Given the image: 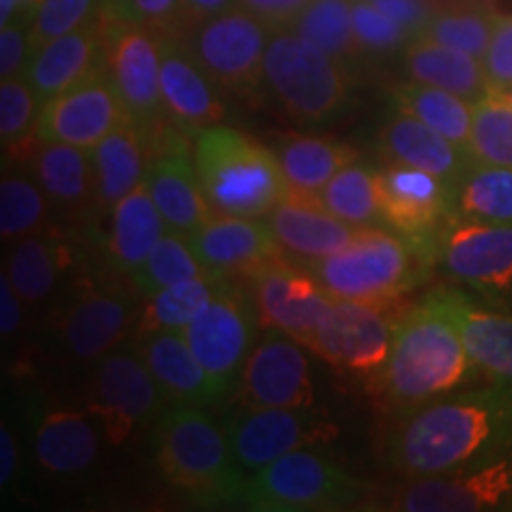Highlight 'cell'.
Wrapping results in <instances>:
<instances>
[{
    "instance_id": "1",
    "label": "cell",
    "mask_w": 512,
    "mask_h": 512,
    "mask_svg": "<svg viewBox=\"0 0 512 512\" xmlns=\"http://www.w3.org/2000/svg\"><path fill=\"white\" fill-rule=\"evenodd\" d=\"M512 446V384L465 392L420 406L403 422L392 463L408 477H427Z\"/></svg>"
},
{
    "instance_id": "2",
    "label": "cell",
    "mask_w": 512,
    "mask_h": 512,
    "mask_svg": "<svg viewBox=\"0 0 512 512\" xmlns=\"http://www.w3.org/2000/svg\"><path fill=\"white\" fill-rule=\"evenodd\" d=\"M475 368L456 320L444 309L437 292H432L420 306L401 316L392 349L377 377L392 406L415 411L470 380Z\"/></svg>"
},
{
    "instance_id": "3",
    "label": "cell",
    "mask_w": 512,
    "mask_h": 512,
    "mask_svg": "<svg viewBox=\"0 0 512 512\" xmlns=\"http://www.w3.org/2000/svg\"><path fill=\"white\" fill-rule=\"evenodd\" d=\"M159 472L197 503L242 501L245 475L233 456L226 427L197 406H174L159 415L155 434Z\"/></svg>"
},
{
    "instance_id": "4",
    "label": "cell",
    "mask_w": 512,
    "mask_h": 512,
    "mask_svg": "<svg viewBox=\"0 0 512 512\" xmlns=\"http://www.w3.org/2000/svg\"><path fill=\"white\" fill-rule=\"evenodd\" d=\"M192 157L214 214L264 219L290 192L271 147L233 126L214 124L197 133Z\"/></svg>"
},
{
    "instance_id": "5",
    "label": "cell",
    "mask_w": 512,
    "mask_h": 512,
    "mask_svg": "<svg viewBox=\"0 0 512 512\" xmlns=\"http://www.w3.org/2000/svg\"><path fill=\"white\" fill-rule=\"evenodd\" d=\"M432 256L403 233L366 226L344 249L306 264L335 299L389 304L415 283L418 259Z\"/></svg>"
},
{
    "instance_id": "6",
    "label": "cell",
    "mask_w": 512,
    "mask_h": 512,
    "mask_svg": "<svg viewBox=\"0 0 512 512\" xmlns=\"http://www.w3.org/2000/svg\"><path fill=\"white\" fill-rule=\"evenodd\" d=\"M351 74L290 27L271 29L264 88L292 119L323 124L347 107Z\"/></svg>"
},
{
    "instance_id": "7",
    "label": "cell",
    "mask_w": 512,
    "mask_h": 512,
    "mask_svg": "<svg viewBox=\"0 0 512 512\" xmlns=\"http://www.w3.org/2000/svg\"><path fill=\"white\" fill-rule=\"evenodd\" d=\"M102 38H105L107 74L117 88L121 105L143 133L147 145H157L166 133L174 131V124L166 119L162 102V34L131 19L107 15L100 10Z\"/></svg>"
},
{
    "instance_id": "8",
    "label": "cell",
    "mask_w": 512,
    "mask_h": 512,
    "mask_svg": "<svg viewBox=\"0 0 512 512\" xmlns=\"http://www.w3.org/2000/svg\"><path fill=\"white\" fill-rule=\"evenodd\" d=\"M366 486L316 451L287 453L245 482L242 503L261 512H330L361 501Z\"/></svg>"
},
{
    "instance_id": "9",
    "label": "cell",
    "mask_w": 512,
    "mask_h": 512,
    "mask_svg": "<svg viewBox=\"0 0 512 512\" xmlns=\"http://www.w3.org/2000/svg\"><path fill=\"white\" fill-rule=\"evenodd\" d=\"M268 38L271 27L240 5L195 22L183 34V41L209 79L221 91L235 95H254L264 88Z\"/></svg>"
},
{
    "instance_id": "10",
    "label": "cell",
    "mask_w": 512,
    "mask_h": 512,
    "mask_svg": "<svg viewBox=\"0 0 512 512\" xmlns=\"http://www.w3.org/2000/svg\"><path fill=\"white\" fill-rule=\"evenodd\" d=\"M261 318L252 294L240 290L233 278L226 280L219 294L192 323L185 325L192 354L207 370L216 394L226 396L240 380L245 361L256 347Z\"/></svg>"
},
{
    "instance_id": "11",
    "label": "cell",
    "mask_w": 512,
    "mask_h": 512,
    "mask_svg": "<svg viewBox=\"0 0 512 512\" xmlns=\"http://www.w3.org/2000/svg\"><path fill=\"white\" fill-rule=\"evenodd\" d=\"M512 503V456L477 460V463L415 477L384 496V510L401 512H479Z\"/></svg>"
},
{
    "instance_id": "12",
    "label": "cell",
    "mask_w": 512,
    "mask_h": 512,
    "mask_svg": "<svg viewBox=\"0 0 512 512\" xmlns=\"http://www.w3.org/2000/svg\"><path fill=\"white\" fill-rule=\"evenodd\" d=\"M162 389L138 349H112L98 361L88 411L112 446L124 444L138 427L162 411Z\"/></svg>"
},
{
    "instance_id": "13",
    "label": "cell",
    "mask_w": 512,
    "mask_h": 512,
    "mask_svg": "<svg viewBox=\"0 0 512 512\" xmlns=\"http://www.w3.org/2000/svg\"><path fill=\"white\" fill-rule=\"evenodd\" d=\"M245 283L259 311L261 328L285 332L304 347L335 304V297L320 285L311 268L294 264L287 256L268 261L247 275Z\"/></svg>"
},
{
    "instance_id": "14",
    "label": "cell",
    "mask_w": 512,
    "mask_h": 512,
    "mask_svg": "<svg viewBox=\"0 0 512 512\" xmlns=\"http://www.w3.org/2000/svg\"><path fill=\"white\" fill-rule=\"evenodd\" d=\"M226 434L238 465L256 472L299 448L325 444L337 427L311 408L240 406L228 415Z\"/></svg>"
},
{
    "instance_id": "15",
    "label": "cell",
    "mask_w": 512,
    "mask_h": 512,
    "mask_svg": "<svg viewBox=\"0 0 512 512\" xmlns=\"http://www.w3.org/2000/svg\"><path fill=\"white\" fill-rule=\"evenodd\" d=\"M394 302L370 304L335 299L328 318L306 344L313 354L337 368L380 370L392 349L401 316H394Z\"/></svg>"
},
{
    "instance_id": "16",
    "label": "cell",
    "mask_w": 512,
    "mask_h": 512,
    "mask_svg": "<svg viewBox=\"0 0 512 512\" xmlns=\"http://www.w3.org/2000/svg\"><path fill=\"white\" fill-rule=\"evenodd\" d=\"M133 294L112 280H95L76 292L57 325L62 349L76 361H100L117 349L138 325L140 309Z\"/></svg>"
},
{
    "instance_id": "17",
    "label": "cell",
    "mask_w": 512,
    "mask_h": 512,
    "mask_svg": "<svg viewBox=\"0 0 512 512\" xmlns=\"http://www.w3.org/2000/svg\"><path fill=\"white\" fill-rule=\"evenodd\" d=\"M128 114L105 64L41 107L36 138L95 150Z\"/></svg>"
},
{
    "instance_id": "18",
    "label": "cell",
    "mask_w": 512,
    "mask_h": 512,
    "mask_svg": "<svg viewBox=\"0 0 512 512\" xmlns=\"http://www.w3.org/2000/svg\"><path fill=\"white\" fill-rule=\"evenodd\" d=\"M238 382L240 406L313 408L316 401L304 344L273 328L256 342Z\"/></svg>"
},
{
    "instance_id": "19",
    "label": "cell",
    "mask_w": 512,
    "mask_h": 512,
    "mask_svg": "<svg viewBox=\"0 0 512 512\" xmlns=\"http://www.w3.org/2000/svg\"><path fill=\"white\" fill-rule=\"evenodd\" d=\"M437 256L460 283L501 290L512 285V226L453 216L439 230Z\"/></svg>"
},
{
    "instance_id": "20",
    "label": "cell",
    "mask_w": 512,
    "mask_h": 512,
    "mask_svg": "<svg viewBox=\"0 0 512 512\" xmlns=\"http://www.w3.org/2000/svg\"><path fill=\"white\" fill-rule=\"evenodd\" d=\"M382 221L413 240L437 242L441 221L453 214L456 188L430 171L389 164L380 171Z\"/></svg>"
},
{
    "instance_id": "21",
    "label": "cell",
    "mask_w": 512,
    "mask_h": 512,
    "mask_svg": "<svg viewBox=\"0 0 512 512\" xmlns=\"http://www.w3.org/2000/svg\"><path fill=\"white\" fill-rule=\"evenodd\" d=\"M183 136L176 128L162 140V147H155L143 183L171 233L190 238L214 211L204 197L195 157L183 145Z\"/></svg>"
},
{
    "instance_id": "22",
    "label": "cell",
    "mask_w": 512,
    "mask_h": 512,
    "mask_svg": "<svg viewBox=\"0 0 512 512\" xmlns=\"http://www.w3.org/2000/svg\"><path fill=\"white\" fill-rule=\"evenodd\" d=\"M159 83L166 119L185 136L195 138L204 128L221 124L226 107L219 86L200 67L183 36L162 34Z\"/></svg>"
},
{
    "instance_id": "23",
    "label": "cell",
    "mask_w": 512,
    "mask_h": 512,
    "mask_svg": "<svg viewBox=\"0 0 512 512\" xmlns=\"http://www.w3.org/2000/svg\"><path fill=\"white\" fill-rule=\"evenodd\" d=\"M192 252L207 271L245 280L268 261L285 256L275 242L266 219L211 214L188 238Z\"/></svg>"
},
{
    "instance_id": "24",
    "label": "cell",
    "mask_w": 512,
    "mask_h": 512,
    "mask_svg": "<svg viewBox=\"0 0 512 512\" xmlns=\"http://www.w3.org/2000/svg\"><path fill=\"white\" fill-rule=\"evenodd\" d=\"M280 252L297 264H313L344 249L356 235V226L337 219L313 195L287 192L264 216Z\"/></svg>"
},
{
    "instance_id": "25",
    "label": "cell",
    "mask_w": 512,
    "mask_h": 512,
    "mask_svg": "<svg viewBox=\"0 0 512 512\" xmlns=\"http://www.w3.org/2000/svg\"><path fill=\"white\" fill-rule=\"evenodd\" d=\"M380 150L389 164H406L430 171L453 188L475 164L470 152L399 107L387 114L380 128Z\"/></svg>"
},
{
    "instance_id": "26",
    "label": "cell",
    "mask_w": 512,
    "mask_h": 512,
    "mask_svg": "<svg viewBox=\"0 0 512 512\" xmlns=\"http://www.w3.org/2000/svg\"><path fill=\"white\" fill-rule=\"evenodd\" d=\"M102 55H105V38H102V19L98 15L83 27L38 48L31 55L24 76L38 100L46 105L55 95L76 86L102 67Z\"/></svg>"
},
{
    "instance_id": "27",
    "label": "cell",
    "mask_w": 512,
    "mask_h": 512,
    "mask_svg": "<svg viewBox=\"0 0 512 512\" xmlns=\"http://www.w3.org/2000/svg\"><path fill=\"white\" fill-rule=\"evenodd\" d=\"M136 349L174 406L202 408L221 399L181 330L145 332L138 335Z\"/></svg>"
},
{
    "instance_id": "28",
    "label": "cell",
    "mask_w": 512,
    "mask_h": 512,
    "mask_svg": "<svg viewBox=\"0 0 512 512\" xmlns=\"http://www.w3.org/2000/svg\"><path fill=\"white\" fill-rule=\"evenodd\" d=\"M24 157L29 162L31 176L57 209L67 214L95 211V166L91 150L36 138Z\"/></svg>"
},
{
    "instance_id": "29",
    "label": "cell",
    "mask_w": 512,
    "mask_h": 512,
    "mask_svg": "<svg viewBox=\"0 0 512 512\" xmlns=\"http://www.w3.org/2000/svg\"><path fill=\"white\" fill-rule=\"evenodd\" d=\"M437 297L456 320L472 363L494 380L512 384V318L484 309L460 292L439 290Z\"/></svg>"
},
{
    "instance_id": "30",
    "label": "cell",
    "mask_w": 512,
    "mask_h": 512,
    "mask_svg": "<svg viewBox=\"0 0 512 512\" xmlns=\"http://www.w3.org/2000/svg\"><path fill=\"white\" fill-rule=\"evenodd\" d=\"M169 233L145 183L131 190L110 211L105 259L117 275H131L150 256L157 242Z\"/></svg>"
},
{
    "instance_id": "31",
    "label": "cell",
    "mask_w": 512,
    "mask_h": 512,
    "mask_svg": "<svg viewBox=\"0 0 512 512\" xmlns=\"http://www.w3.org/2000/svg\"><path fill=\"white\" fill-rule=\"evenodd\" d=\"M93 152L95 214H110L131 190L145 181L147 140L131 119H124Z\"/></svg>"
},
{
    "instance_id": "32",
    "label": "cell",
    "mask_w": 512,
    "mask_h": 512,
    "mask_svg": "<svg viewBox=\"0 0 512 512\" xmlns=\"http://www.w3.org/2000/svg\"><path fill=\"white\" fill-rule=\"evenodd\" d=\"M401 69L408 81L456 93L470 102L489 93L482 60L463 53V50L439 46L427 38H413L401 50Z\"/></svg>"
},
{
    "instance_id": "33",
    "label": "cell",
    "mask_w": 512,
    "mask_h": 512,
    "mask_svg": "<svg viewBox=\"0 0 512 512\" xmlns=\"http://www.w3.org/2000/svg\"><path fill=\"white\" fill-rule=\"evenodd\" d=\"M273 155L278 157L280 169L287 181V188L299 195L316 197L325 183L332 181L339 171L347 169L358 159L354 147L339 143L335 138L323 136H299V133H287V136L271 138Z\"/></svg>"
},
{
    "instance_id": "34",
    "label": "cell",
    "mask_w": 512,
    "mask_h": 512,
    "mask_svg": "<svg viewBox=\"0 0 512 512\" xmlns=\"http://www.w3.org/2000/svg\"><path fill=\"white\" fill-rule=\"evenodd\" d=\"M36 460L53 475H74L95 463L100 437L83 413L53 408L43 413L34 439Z\"/></svg>"
},
{
    "instance_id": "35",
    "label": "cell",
    "mask_w": 512,
    "mask_h": 512,
    "mask_svg": "<svg viewBox=\"0 0 512 512\" xmlns=\"http://www.w3.org/2000/svg\"><path fill=\"white\" fill-rule=\"evenodd\" d=\"M389 95H392L394 107L425 121L427 126H432L434 131H439L451 143L470 152L472 105L475 102L418 81L394 83L389 88Z\"/></svg>"
},
{
    "instance_id": "36",
    "label": "cell",
    "mask_w": 512,
    "mask_h": 512,
    "mask_svg": "<svg viewBox=\"0 0 512 512\" xmlns=\"http://www.w3.org/2000/svg\"><path fill=\"white\" fill-rule=\"evenodd\" d=\"M290 29L337 60L349 74L363 60L354 31V0H311Z\"/></svg>"
},
{
    "instance_id": "37",
    "label": "cell",
    "mask_w": 512,
    "mask_h": 512,
    "mask_svg": "<svg viewBox=\"0 0 512 512\" xmlns=\"http://www.w3.org/2000/svg\"><path fill=\"white\" fill-rule=\"evenodd\" d=\"M226 275L211 273L204 278H192L185 283L171 285L166 290L143 299L140 318L136 325L138 335L155 330H185L211 304V299L226 285Z\"/></svg>"
},
{
    "instance_id": "38",
    "label": "cell",
    "mask_w": 512,
    "mask_h": 512,
    "mask_svg": "<svg viewBox=\"0 0 512 512\" xmlns=\"http://www.w3.org/2000/svg\"><path fill=\"white\" fill-rule=\"evenodd\" d=\"M453 214L512 226V169L475 162L456 185Z\"/></svg>"
},
{
    "instance_id": "39",
    "label": "cell",
    "mask_w": 512,
    "mask_h": 512,
    "mask_svg": "<svg viewBox=\"0 0 512 512\" xmlns=\"http://www.w3.org/2000/svg\"><path fill=\"white\" fill-rule=\"evenodd\" d=\"M62 268V247L55 238L41 233L19 238L12 245L8 271L12 285L24 304L38 306L53 294Z\"/></svg>"
},
{
    "instance_id": "40",
    "label": "cell",
    "mask_w": 512,
    "mask_h": 512,
    "mask_svg": "<svg viewBox=\"0 0 512 512\" xmlns=\"http://www.w3.org/2000/svg\"><path fill=\"white\" fill-rule=\"evenodd\" d=\"M316 200L330 214L351 223V226H375V223L382 221L380 171L368 169V166L358 162L349 164L332 181L325 183Z\"/></svg>"
},
{
    "instance_id": "41",
    "label": "cell",
    "mask_w": 512,
    "mask_h": 512,
    "mask_svg": "<svg viewBox=\"0 0 512 512\" xmlns=\"http://www.w3.org/2000/svg\"><path fill=\"white\" fill-rule=\"evenodd\" d=\"M204 275H211V271H207V266L192 252L188 238L169 230L143 264L128 275V280H131V287L138 292V297L147 299L166 290V287L192 278H204Z\"/></svg>"
},
{
    "instance_id": "42",
    "label": "cell",
    "mask_w": 512,
    "mask_h": 512,
    "mask_svg": "<svg viewBox=\"0 0 512 512\" xmlns=\"http://www.w3.org/2000/svg\"><path fill=\"white\" fill-rule=\"evenodd\" d=\"M496 17L486 5H451V8L434 10L432 17L415 38L463 50V53L482 60L494 36Z\"/></svg>"
},
{
    "instance_id": "43",
    "label": "cell",
    "mask_w": 512,
    "mask_h": 512,
    "mask_svg": "<svg viewBox=\"0 0 512 512\" xmlns=\"http://www.w3.org/2000/svg\"><path fill=\"white\" fill-rule=\"evenodd\" d=\"M470 155L475 162L512 169V102L489 91L472 105Z\"/></svg>"
},
{
    "instance_id": "44",
    "label": "cell",
    "mask_w": 512,
    "mask_h": 512,
    "mask_svg": "<svg viewBox=\"0 0 512 512\" xmlns=\"http://www.w3.org/2000/svg\"><path fill=\"white\" fill-rule=\"evenodd\" d=\"M50 200L36 178L5 174L0 181V235L19 240L46 230Z\"/></svg>"
},
{
    "instance_id": "45",
    "label": "cell",
    "mask_w": 512,
    "mask_h": 512,
    "mask_svg": "<svg viewBox=\"0 0 512 512\" xmlns=\"http://www.w3.org/2000/svg\"><path fill=\"white\" fill-rule=\"evenodd\" d=\"M41 107L43 102L29 86L27 76H15L0 83V140L5 155H27L36 140Z\"/></svg>"
},
{
    "instance_id": "46",
    "label": "cell",
    "mask_w": 512,
    "mask_h": 512,
    "mask_svg": "<svg viewBox=\"0 0 512 512\" xmlns=\"http://www.w3.org/2000/svg\"><path fill=\"white\" fill-rule=\"evenodd\" d=\"M105 0H43L31 22V55L100 15Z\"/></svg>"
},
{
    "instance_id": "47",
    "label": "cell",
    "mask_w": 512,
    "mask_h": 512,
    "mask_svg": "<svg viewBox=\"0 0 512 512\" xmlns=\"http://www.w3.org/2000/svg\"><path fill=\"white\" fill-rule=\"evenodd\" d=\"M354 31L363 57L401 55L413 34L375 8L370 0H354Z\"/></svg>"
},
{
    "instance_id": "48",
    "label": "cell",
    "mask_w": 512,
    "mask_h": 512,
    "mask_svg": "<svg viewBox=\"0 0 512 512\" xmlns=\"http://www.w3.org/2000/svg\"><path fill=\"white\" fill-rule=\"evenodd\" d=\"M102 10L112 17L145 24L159 34L183 36L192 27L185 0H105Z\"/></svg>"
},
{
    "instance_id": "49",
    "label": "cell",
    "mask_w": 512,
    "mask_h": 512,
    "mask_svg": "<svg viewBox=\"0 0 512 512\" xmlns=\"http://www.w3.org/2000/svg\"><path fill=\"white\" fill-rule=\"evenodd\" d=\"M489 91L505 93L512 88V15L496 17L494 36H491L486 55L482 57Z\"/></svg>"
},
{
    "instance_id": "50",
    "label": "cell",
    "mask_w": 512,
    "mask_h": 512,
    "mask_svg": "<svg viewBox=\"0 0 512 512\" xmlns=\"http://www.w3.org/2000/svg\"><path fill=\"white\" fill-rule=\"evenodd\" d=\"M31 22L29 17H17L0 27V79L24 76L31 60Z\"/></svg>"
},
{
    "instance_id": "51",
    "label": "cell",
    "mask_w": 512,
    "mask_h": 512,
    "mask_svg": "<svg viewBox=\"0 0 512 512\" xmlns=\"http://www.w3.org/2000/svg\"><path fill=\"white\" fill-rule=\"evenodd\" d=\"M309 3L311 0H238L242 10L252 12L271 29L290 27Z\"/></svg>"
},
{
    "instance_id": "52",
    "label": "cell",
    "mask_w": 512,
    "mask_h": 512,
    "mask_svg": "<svg viewBox=\"0 0 512 512\" xmlns=\"http://www.w3.org/2000/svg\"><path fill=\"white\" fill-rule=\"evenodd\" d=\"M370 3L389 19H394L396 24H401L403 29L411 31L413 36L420 34L434 12L427 0H370Z\"/></svg>"
},
{
    "instance_id": "53",
    "label": "cell",
    "mask_w": 512,
    "mask_h": 512,
    "mask_svg": "<svg viewBox=\"0 0 512 512\" xmlns=\"http://www.w3.org/2000/svg\"><path fill=\"white\" fill-rule=\"evenodd\" d=\"M22 304V297L12 285L8 271L3 268V275H0V332H3V337H15L22 328Z\"/></svg>"
},
{
    "instance_id": "54",
    "label": "cell",
    "mask_w": 512,
    "mask_h": 512,
    "mask_svg": "<svg viewBox=\"0 0 512 512\" xmlns=\"http://www.w3.org/2000/svg\"><path fill=\"white\" fill-rule=\"evenodd\" d=\"M17 470V441L8 427V422L0 425V484L8 486Z\"/></svg>"
},
{
    "instance_id": "55",
    "label": "cell",
    "mask_w": 512,
    "mask_h": 512,
    "mask_svg": "<svg viewBox=\"0 0 512 512\" xmlns=\"http://www.w3.org/2000/svg\"><path fill=\"white\" fill-rule=\"evenodd\" d=\"M185 8H188L190 22H202V19H209L214 15H221V12L238 8V0H185Z\"/></svg>"
},
{
    "instance_id": "56",
    "label": "cell",
    "mask_w": 512,
    "mask_h": 512,
    "mask_svg": "<svg viewBox=\"0 0 512 512\" xmlns=\"http://www.w3.org/2000/svg\"><path fill=\"white\" fill-rule=\"evenodd\" d=\"M43 0H15L17 5V17H29L34 19L38 5H41Z\"/></svg>"
},
{
    "instance_id": "57",
    "label": "cell",
    "mask_w": 512,
    "mask_h": 512,
    "mask_svg": "<svg viewBox=\"0 0 512 512\" xmlns=\"http://www.w3.org/2000/svg\"><path fill=\"white\" fill-rule=\"evenodd\" d=\"M503 95H505V98H508V100H510V102H512V88H510V91H505V93H503Z\"/></svg>"
}]
</instances>
